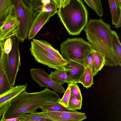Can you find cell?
Listing matches in <instances>:
<instances>
[{"mask_svg": "<svg viewBox=\"0 0 121 121\" xmlns=\"http://www.w3.org/2000/svg\"><path fill=\"white\" fill-rule=\"evenodd\" d=\"M86 38L94 49L99 52L104 58L105 65L121 66L113 49L111 26L101 18L90 19L83 29Z\"/></svg>", "mask_w": 121, "mask_h": 121, "instance_id": "1", "label": "cell"}, {"mask_svg": "<svg viewBox=\"0 0 121 121\" xmlns=\"http://www.w3.org/2000/svg\"><path fill=\"white\" fill-rule=\"evenodd\" d=\"M60 99L56 92L48 88L35 92L29 93L24 91L11 100L10 106L4 115V119L34 112L45 104L58 102Z\"/></svg>", "mask_w": 121, "mask_h": 121, "instance_id": "2", "label": "cell"}, {"mask_svg": "<svg viewBox=\"0 0 121 121\" xmlns=\"http://www.w3.org/2000/svg\"><path fill=\"white\" fill-rule=\"evenodd\" d=\"M57 13L60 21L70 35H79L88 22V13L82 0H70Z\"/></svg>", "mask_w": 121, "mask_h": 121, "instance_id": "3", "label": "cell"}, {"mask_svg": "<svg viewBox=\"0 0 121 121\" xmlns=\"http://www.w3.org/2000/svg\"><path fill=\"white\" fill-rule=\"evenodd\" d=\"M60 51L63 58L86 66L87 59L93 48L88 42L81 38H68L60 44Z\"/></svg>", "mask_w": 121, "mask_h": 121, "instance_id": "4", "label": "cell"}, {"mask_svg": "<svg viewBox=\"0 0 121 121\" xmlns=\"http://www.w3.org/2000/svg\"><path fill=\"white\" fill-rule=\"evenodd\" d=\"M13 5L20 23L16 37L19 42L23 43L28 37L35 16L32 9L27 6L23 0H13Z\"/></svg>", "mask_w": 121, "mask_h": 121, "instance_id": "5", "label": "cell"}, {"mask_svg": "<svg viewBox=\"0 0 121 121\" xmlns=\"http://www.w3.org/2000/svg\"><path fill=\"white\" fill-rule=\"evenodd\" d=\"M12 48L5 60L4 69L11 85L14 86L21 62L19 47V41L15 36H12Z\"/></svg>", "mask_w": 121, "mask_h": 121, "instance_id": "6", "label": "cell"}, {"mask_svg": "<svg viewBox=\"0 0 121 121\" xmlns=\"http://www.w3.org/2000/svg\"><path fill=\"white\" fill-rule=\"evenodd\" d=\"M31 45L30 50L31 54L37 62L56 70L64 69L63 65L67 61L49 53L33 41H31Z\"/></svg>", "mask_w": 121, "mask_h": 121, "instance_id": "7", "label": "cell"}, {"mask_svg": "<svg viewBox=\"0 0 121 121\" xmlns=\"http://www.w3.org/2000/svg\"><path fill=\"white\" fill-rule=\"evenodd\" d=\"M30 73L33 80L40 87L51 88L55 92L61 94L65 92L64 88L61 85L55 82L50 75L43 69H30Z\"/></svg>", "mask_w": 121, "mask_h": 121, "instance_id": "8", "label": "cell"}, {"mask_svg": "<svg viewBox=\"0 0 121 121\" xmlns=\"http://www.w3.org/2000/svg\"><path fill=\"white\" fill-rule=\"evenodd\" d=\"M19 24L13 5L4 23L0 28V41H4L13 36L16 37Z\"/></svg>", "mask_w": 121, "mask_h": 121, "instance_id": "9", "label": "cell"}, {"mask_svg": "<svg viewBox=\"0 0 121 121\" xmlns=\"http://www.w3.org/2000/svg\"><path fill=\"white\" fill-rule=\"evenodd\" d=\"M38 113L52 121H81L87 118L85 113L75 111L59 112L42 111Z\"/></svg>", "mask_w": 121, "mask_h": 121, "instance_id": "10", "label": "cell"}, {"mask_svg": "<svg viewBox=\"0 0 121 121\" xmlns=\"http://www.w3.org/2000/svg\"><path fill=\"white\" fill-rule=\"evenodd\" d=\"M58 11L41 12L37 14L29 30L28 39H34L42 27L49 21L50 18L57 13Z\"/></svg>", "mask_w": 121, "mask_h": 121, "instance_id": "11", "label": "cell"}, {"mask_svg": "<svg viewBox=\"0 0 121 121\" xmlns=\"http://www.w3.org/2000/svg\"><path fill=\"white\" fill-rule=\"evenodd\" d=\"M63 67L68 75L77 83L86 68L82 64L71 60L67 61Z\"/></svg>", "mask_w": 121, "mask_h": 121, "instance_id": "12", "label": "cell"}, {"mask_svg": "<svg viewBox=\"0 0 121 121\" xmlns=\"http://www.w3.org/2000/svg\"><path fill=\"white\" fill-rule=\"evenodd\" d=\"M27 86V83L24 85L14 86L9 91L0 95V106L10 101L14 98L26 90Z\"/></svg>", "mask_w": 121, "mask_h": 121, "instance_id": "13", "label": "cell"}, {"mask_svg": "<svg viewBox=\"0 0 121 121\" xmlns=\"http://www.w3.org/2000/svg\"><path fill=\"white\" fill-rule=\"evenodd\" d=\"M49 75L55 82L61 85L65 83L69 84L74 82L67 74L64 69L51 71Z\"/></svg>", "mask_w": 121, "mask_h": 121, "instance_id": "14", "label": "cell"}, {"mask_svg": "<svg viewBox=\"0 0 121 121\" xmlns=\"http://www.w3.org/2000/svg\"><path fill=\"white\" fill-rule=\"evenodd\" d=\"M94 76L91 69L89 66H86L84 72L79 79L78 83H81L84 87L88 88L93 84Z\"/></svg>", "mask_w": 121, "mask_h": 121, "instance_id": "15", "label": "cell"}, {"mask_svg": "<svg viewBox=\"0 0 121 121\" xmlns=\"http://www.w3.org/2000/svg\"><path fill=\"white\" fill-rule=\"evenodd\" d=\"M112 15V24H117L121 15V7L118 5L116 0H108Z\"/></svg>", "mask_w": 121, "mask_h": 121, "instance_id": "16", "label": "cell"}, {"mask_svg": "<svg viewBox=\"0 0 121 121\" xmlns=\"http://www.w3.org/2000/svg\"><path fill=\"white\" fill-rule=\"evenodd\" d=\"M33 41L35 42L42 49L49 53L59 58L64 59L59 51L53 48L51 44L46 41L34 39H33Z\"/></svg>", "mask_w": 121, "mask_h": 121, "instance_id": "17", "label": "cell"}, {"mask_svg": "<svg viewBox=\"0 0 121 121\" xmlns=\"http://www.w3.org/2000/svg\"><path fill=\"white\" fill-rule=\"evenodd\" d=\"M12 86L4 69V65L0 71V95L9 91Z\"/></svg>", "mask_w": 121, "mask_h": 121, "instance_id": "18", "label": "cell"}, {"mask_svg": "<svg viewBox=\"0 0 121 121\" xmlns=\"http://www.w3.org/2000/svg\"><path fill=\"white\" fill-rule=\"evenodd\" d=\"M39 108L43 111L54 112L72 111L69 110L63 106L58 102L46 104Z\"/></svg>", "mask_w": 121, "mask_h": 121, "instance_id": "19", "label": "cell"}, {"mask_svg": "<svg viewBox=\"0 0 121 121\" xmlns=\"http://www.w3.org/2000/svg\"><path fill=\"white\" fill-rule=\"evenodd\" d=\"M112 43L113 49L120 63L121 64V45L117 33L112 30Z\"/></svg>", "mask_w": 121, "mask_h": 121, "instance_id": "20", "label": "cell"}, {"mask_svg": "<svg viewBox=\"0 0 121 121\" xmlns=\"http://www.w3.org/2000/svg\"><path fill=\"white\" fill-rule=\"evenodd\" d=\"M91 53L95 64V70L97 73L105 65V60L99 52L93 49L92 50Z\"/></svg>", "mask_w": 121, "mask_h": 121, "instance_id": "21", "label": "cell"}, {"mask_svg": "<svg viewBox=\"0 0 121 121\" xmlns=\"http://www.w3.org/2000/svg\"><path fill=\"white\" fill-rule=\"evenodd\" d=\"M20 116L23 118L22 121H52L51 120L39 114L36 111L28 114L25 113Z\"/></svg>", "mask_w": 121, "mask_h": 121, "instance_id": "22", "label": "cell"}, {"mask_svg": "<svg viewBox=\"0 0 121 121\" xmlns=\"http://www.w3.org/2000/svg\"><path fill=\"white\" fill-rule=\"evenodd\" d=\"M87 5L100 17L103 15V10L101 0H84Z\"/></svg>", "mask_w": 121, "mask_h": 121, "instance_id": "23", "label": "cell"}, {"mask_svg": "<svg viewBox=\"0 0 121 121\" xmlns=\"http://www.w3.org/2000/svg\"><path fill=\"white\" fill-rule=\"evenodd\" d=\"M13 5V0H0V17L7 16Z\"/></svg>", "mask_w": 121, "mask_h": 121, "instance_id": "24", "label": "cell"}, {"mask_svg": "<svg viewBox=\"0 0 121 121\" xmlns=\"http://www.w3.org/2000/svg\"><path fill=\"white\" fill-rule=\"evenodd\" d=\"M57 5L55 0H52L51 2L45 5H43L39 8L33 11L36 16L39 13L41 12H51L58 11Z\"/></svg>", "mask_w": 121, "mask_h": 121, "instance_id": "25", "label": "cell"}, {"mask_svg": "<svg viewBox=\"0 0 121 121\" xmlns=\"http://www.w3.org/2000/svg\"><path fill=\"white\" fill-rule=\"evenodd\" d=\"M82 101L71 95L68 105L66 108L69 110L74 111L81 108Z\"/></svg>", "mask_w": 121, "mask_h": 121, "instance_id": "26", "label": "cell"}, {"mask_svg": "<svg viewBox=\"0 0 121 121\" xmlns=\"http://www.w3.org/2000/svg\"><path fill=\"white\" fill-rule=\"evenodd\" d=\"M77 83L73 82L69 83L71 95L74 97L79 100L82 101V98L80 90Z\"/></svg>", "mask_w": 121, "mask_h": 121, "instance_id": "27", "label": "cell"}, {"mask_svg": "<svg viewBox=\"0 0 121 121\" xmlns=\"http://www.w3.org/2000/svg\"><path fill=\"white\" fill-rule=\"evenodd\" d=\"M71 95L70 88L69 85H68V87L64 92L63 97L60 99L59 103L66 108L68 105Z\"/></svg>", "mask_w": 121, "mask_h": 121, "instance_id": "28", "label": "cell"}, {"mask_svg": "<svg viewBox=\"0 0 121 121\" xmlns=\"http://www.w3.org/2000/svg\"><path fill=\"white\" fill-rule=\"evenodd\" d=\"M42 0H23L26 5L33 11L39 8L43 5Z\"/></svg>", "mask_w": 121, "mask_h": 121, "instance_id": "29", "label": "cell"}, {"mask_svg": "<svg viewBox=\"0 0 121 121\" xmlns=\"http://www.w3.org/2000/svg\"><path fill=\"white\" fill-rule=\"evenodd\" d=\"M13 44L12 36L9 37L4 42L3 52L8 55L11 51Z\"/></svg>", "mask_w": 121, "mask_h": 121, "instance_id": "30", "label": "cell"}, {"mask_svg": "<svg viewBox=\"0 0 121 121\" xmlns=\"http://www.w3.org/2000/svg\"><path fill=\"white\" fill-rule=\"evenodd\" d=\"M4 41H0V71L4 67L7 55L3 52V45Z\"/></svg>", "mask_w": 121, "mask_h": 121, "instance_id": "31", "label": "cell"}, {"mask_svg": "<svg viewBox=\"0 0 121 121\" xmlns=\"http://www.w3.org/2000/svg\"><path fill=\"white\" fill-rule=\"evenodd\" d=\"M86 66H89L91 69L94 76L97 73L95 70V64L91 53L88 56L87 60Z\"/></svg>", "mask_w": 121, "mask_h": 121, "instance_id": "32", "label": "cell"}, {"mask_svg": "<svg viewBox=\"0 0 121 121\" xmlns=\"http://www.w3.org/2000/svg\"><path fill=\"white\" fill-rule=\"evenodd\" d=\"M10 101L0 106V121H3L5 114L9 107Z\"/></svg>", "mask_w": 121, "mask_h": 121, "instance_id": "33", "label": "cell"}, {"mask_svg": "<svg viewBox=\"0 0 121 121\" xmlns=\"http://www.w3.org/2000/svg\"><path fill=\"white\" fill-rule=\"evenodd\" d=\"M70 0H56V2L57 8L64 7L69 2Z\"/></svg>", "mask_w": 121, "mask_h": 121, "instance_id": "34", "label": "cell"}, {"mask_svg": "<svg viewBox=\"0 0 121 121\" xmlns=\"http://www.w3.org/2000/svg\"><path fill=\"white\" fill-rule=\"evenodd\" d=\"M23 119L22 117L19 116L17 117L11 118L4 119V121H22Z\"/></svg>", "mask_w": 121, "mask_h": 121, "instance_id": "35", "label": "cell"}, {"mask_svg": "<svg viewBox=\"0 0 121 121\" xmlns=\"http://www.w3.org/2000/svg\"><path fill=\"white\" fill-rule=\"evenodd\" d=\"M7 16H5L0 17V28L4 23Z\"/></svg>", "mask_w": 121, "mask_h": 121, "instance_id": "36", "label": "cell"}, {"mask_svg": "<svg viewBox=\"0 0 121 121\" xmlns=\"http://www.w3.org/2000/svg\"><path fill=\"white\" fill-rule=\"evenodd\" d=\"M52 0H42L41 3L43 5H45L50 3Z\"/></svg>", "mask_w": 121, "mask_h": 121, "instance_id": "37", "label": "cell"}, {"mask_svg": "<svg viewBox=\"0 0 121 121\" xmlns=\"http://www.w3.org/2000/svg\"><path fill=\"white\" fill-rule=\"evenodd\" d=\"M121 15H120L118 21L115 28H118L121 27Z\"/></svg>", "mask_w": 121, "mask_h": 121, "instance_id": "38", "label": "cell"}, {"mask_svg": "<svg viewBox=\"0 0 121 121\" xmlns=\"http://www.w3.org/2000/svg\"><path fill=\"white\" fill-rule=\"evenodd\" d=\"M119 6L121 7V0H116Z\"/></svg>", "mask_w": 121, "mask_h": 121, "instance_id": "39", "label": "cell"}]
</instances>
